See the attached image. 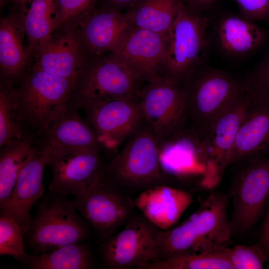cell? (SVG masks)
<instances>
[{"mask_svg":"<svg viewBox=\"0 0 269 269\" xmlns=\"http://www.w3.org/2000/svg\"><path fill=\"white\" fill-rule=\"evenodd\" d=\"M159 160L169 180L199 177L202 187L208 178L209 163L202 141L189 127L160 141Z\"/></svg>","mask_w":269,"mask_h":269,"instance_id":"2e32d148","label":"cell"},{"mask_svg":"<svg viewBox=\"0 0 269 269\" xmlns=\"http://www.w3.org/2000/svg\"><path fill=\"white\" fill-rule=\"evenodd\" d=\"M47 165L51 168L52 175L48 191L75 197L81 196L102 176L106 167L99 151L48 156Z\"/></svg>","mask_w":269,"mask_h":269,"instance_id":"ac0fdd59","label":"cell"},{"mask_svg":"<svg viewBox=\"0 0 269 269\" xmlns=\"http://www.w3.org/2000/svg\"><path fill=\"white\" fill-rule=\"evenodd\" d=\"M138 97L144 122L160 141L187 126L188 115L185 85L160 77L144 83Z\"/></svg>","mask_w":269,"mask_h":269,"instance_id":"9c48e42d","label":"cell"},{"mask_svg":"<svg viewBox=\"0 0 269 269\" xmlns=\"http://www.w3.org/2000/svg\"><path fill=\"white\" fill-rule=\"evenodd\" d=\"M138 269H233V268L223 248L185 254L160 262H148L140 266Z\"/></svg>","mask_w":269,"mask_h":269,"instance_id":"f1b7e54d","label":"cell"},{"mask_svg":"<svg viewBox=\"0 0 269 269\" xmlns=\"http://www.w3.org/2000/svg\"><path fill=\"white\" fill-rule=\"evenodd\" d=\"M243 16L249 20L269 18V0H235Z\"/></svg>","mask_w":269,"mask_h":269,"instance_id":"e575fe53","label":"cell"},{"mask_svg":"<svg viewBox=\"0 0 269 269\" xmlns=\"http://www.w3.org/2000/svg\"><path fill=\"white\" fill-rule=\"evenodd\" d=\"M252 21L233 15L221 19L217 35L219 45L225 53L234 56L246 55L262 43L265 33Z\"/></svg>","mask_w":269,"mask_h":269,"instance_id":"cb8c5ba5","label":"cell"},{"mask_svg":"<svg viewBox=\"0 0 269 269\" xmlns=\"http://www.w3.org/2000/svg\"><path fill=\"white\" fill-rule=\"evenodd\" d=\"M207 19L182 0L166 37L160 77L185 84L202 65L207 46Z\"/></svg>","mask_w":269,"mask_h":269,"instance_id":"5b68a950","label":"cell"},{"mask_svg":"<svg viewBox=\"0 0 269 269\" xmlns=\"http://www.w3.org/2000/svg\"><path fill=\"white\" fill-rule=\"evenodd\" d=\"M89 59L69 104L80 110L105 102L137 98L142 86L110 53Z\"/></svg>","mask_w":269,"mask_h":269,"instance_id":"52a82bcc","label":"cell"},{"mask_svg":"<svg viewBox=\"0 0 269 269\" xmlns=\"http://www.w3.org/2000/svg\"><path fill=\"white\" fill-rule=\"evenodd\" d=\"M233 269H261L269 261V257L257 242L251 245L237 244L223 248Z\"/></svg>","mask_w":269,"mask_h":269,"instance_id":"1f68e13d","label":"cell"},{"mask_svg":"<svg viewBox=\"0 0 269 269\" xmlns=\"http://www.w3.org/2000/svg\"><path fill=\"white\" fill-rule=\"evenodd\" d=\"M244 164L228 192L233 205L229 219L232 235L248 232L269 200V154Z\"/></svg>","mask_w":269,"mask_h":269,"instance_id":"30bf717a","label":"cell"},{"mask_svg":"<svg viewBox=\"0 0 269 269\" xmlns=\"http://www.w3.org/2000/svg\"><path fill=\"white\" fill-rule=\"evenodd\" d=\"M13 86L0 82V147L33 134L28 131L21 118Z\"/></svg>","mask_w":269,"mask_h":269,"instance_id":"f546056e","label":"cell"},{"mask_svg":"<svg viewBox=\"0 0 269 269\" xmlns=\"http://www.w3.org/2000/svg\"><path fill=\"white\" fill-rule=\"evenodd\" d=\"M139 0H104L103 4L126 11Z\"/></svg>","mask_w":269,"mask_h":269,"instance_id":"8d00e7d4","label":"cell"},{"mask_svg":"<svg viewBox=\"0 0 269 269\" xmlns=\"http://www.w3.org/2000/svg\"><path fill=\"white\" fill-rule=\"evenodd\" d=\"M77 24L91 57L112 52L132 26L125 11L104 4L94 7Z\"/></svg>","mask_w":269,"mask_h":269,"instance_id":"d6986e66","label":"cell"},{"mask_svg":"<svg viewBox=\"0 0 269 269\" xmlns=\"http://www.w3.org/2000/svg\"><path fill=\"white\" fill-rule=\"evenodd\" d=\"M31 0H0V5L12 1L15 5L19 7L20 9H23Z\"/></svg>","mask_w":269,"mask_h":269,"instance_id":"f35d334b","label":"cell"},{"mask_svg":"<svg viewBox=\"0 0 269 269\" xmlns=\"http://www.w3.org/2000/svg\"><path fill=\"white\" fill-rule=\"evenodd\" d=\"M73 200L100 244L135 214L134 201L109 180L105 172Z\"/></svg>","mask_w":269,"mask_h":269,"instance_id":"ba28073f","label":"cell"},{"mask_svg":"<svg viewBox=\"0 0 269 269\" xmlns=\"http://www.w3.org/2000/svg\"><path fill=\"white\" fill-rule=\"evenodd\" d=\"M134 201L147 219L165 230L175 226L193 199L189 192L160 185L139 193Z\"/></svg>","mask_w":269,"mask_h":269,"instance_id":"44dd1931","label":"cell"},{"mask_svg":"<svg viewBox=\"0 0 269 269\" xmlns=\"http://www.w3.org/2000/svg\"><path fill=\"white\" fill-rule=\"evenodd\" d=\"M184 85L189 127L201 141L213 120L245 91L243 80L202 65Z\"/></svg>","mask_w":269,"mask_h":269,"instance_id":"8992f818","label":"cell"},{"mask_svg":"<svg viewBox=\"0 0 269 269\" xmlns=\"http://www.w3.org/2000/svg\"><path fill=\"white\" fill-rule=\"evenodd\" d=\"M20 262L29 269H91L96 267L93 252L85 242L38 255L27 254Z\"/></svg>","mask_w":269,"mask_h":269,"instance_id":"484cf974","label":"cell"},{"mask_svg":"<svg viewBox=\"0 0 269 269\" xmlns=\"http://www.w3.org/2000/svg\"><path fill=\"white\" fill-rule=\"evenodd\" d=\"M76 82L31 68L14 88L21 118L30 133L46 130L67 110Z\"/></svg>","mask_w":269,"mask_h":269,"instance_id":"277c9868","label":"cell"},{"mask_svg":"<svg viewBox=\"0 0 269 269\" xmlns=\"http://www.w3.org/2000/svg\"><path fill=\"white\" fill-rule=\"evenodd\" d=\"M230 200L228 193L212 192L181 224L160 229L153 240L148 263L230 246L232 234L227 215Z\"/></svg>","mask_w":269,"mask_h":269,"instance_id":"6da1fadb","label":"cell"},{"mask_svg":"<svg viewBox=\"0 0 269 269\" xmlns=\"http://www.w3.org/2000/svg\"><path fill=\"white\" fill-rule=\"evenodd\" d=\"M160 230L142 214H134L121 231L100 244L101 266L109 269H138L148 262L153 240Z\"/></svg>","mask_w":269,"mask_h":269,"instance_id":"7c38bea8","label":"cell"},{"mask_svg":"<svg viewBox=\"0 0 269 269\" xmlns=\"http://www.w3.org/2000/svg\"><path fill=\"white\" fill-rule=\"evenodd\" d=\"M85 119L94 131L102 151L117 150L143 122L138 97L114 100L83 109Z\"/></svg>","mask_w":269,"mask_h":269,"instance_id":"8fae6325","label":"cell"},{"mask_svg":"<svg viewBox=\"0 0 269 269\" xmlns=\"http://www.w3.org/2000/svg\"><path fill=\"white\" fill-rule=\"evenodd\" d=\"M79 111L69 104L63 114L36 135V144L49 157L102 151L94 131Z\"/></svg>","mask_w":269,"mask_h":269,"instance_id":"e0dca14e","label":"cell"},{"mask_svg":"<svg viewBox=\"0 0 269 269\" xmlns=\"http://www.w3.org/2000/svg\"><path fill=\"white\" fill-rule=\"evenodd\" d=\"M258 242L263 247L269 257V200Z\"/></svg>","mask_w":269,"mask_h":269,"instance_id":"d590c367","label":"cell"},{"mask_svg":"<svg viewBox=\"0 0 269 269\" xmlns=\"http://www.w3.org/2000/svg\"><path fill=\"white\" fill-rule=\"evenodd\" d=\"M166 37L131 26L111 55L141 84L161 75Z\"/></svg>","mask_w":269,"mask_h":269,"instance_id":"9a60e30c","label":"cell"},{"mask_svg":"<svg viewBox=\"0 0 269 269\" xmlns=\"http://www.w3.org/2000/svg\"><path fill=\"white\" fill-rule=\"evenodd\" d=\"M192 10L200 13L211 5L216 0H182Z\"/></svg>","mask_w":269,"mask_h":269,"instance_id":"74e56055","label":"cell"},{"mask_svg":"<svg viewBox=\"0 0 269 269\" xmlns=\"http://www.w3.org/2000/svg\"><path fill=\"white\" fill-rule=\"evenodd\" d=\"M36 135L31 134L0 147V210L8 202L21 170L37 150Z\"/></svg>","mask_w":269,"mask_h":269,"instance_id":"d4e9b609","label":"cell"},{"mask_svg":"<svg viewBox=\"0 0 269 269\" xmlns=\"http://www.w3.org/2000/svg\"><path fill=\"white\" fill-rule=\"evenodd\" d=\"M24 233L17 222L0 216V255L12 257L18 261L27 255L25 252Z\"/></svg>","mask_w":269,"mask_h":269,"instance_id":"d6a6232c","label":"cell"},{"mask_svg":"<svg viewBox=\"0 0 269 269\" xmlns=\"http://www.w3.org/2000/svg\"><path fill=\"white\" fill-rule=\"evenodd\" d=\"M20 13L9 14L0 21V82L13 85L23 79L29 56Z\"/></svg>","mask_w":269,"mask_h":269,"instance_id":"603a6c76","label":"cell"},{"mask_svg":"<svg viewBox=\"0 0 269 269\" xmlns=\"http://www.w3.org/2000/svg\"><path fill=\"white\" fill-rule=\"evenodd\" d=\"M37 147L34 154L21 170L8 202L0 210V215L9 217L17 222L24 234L32 219L31 209L45 190L42 179L44 168L47 165L48 153Z\"/></svg>","mask_w":269,"mask_h":269,"instance_id":"ffe728a7","label":"cell"},{"mask_svg":"<svg viewBox=\"0 0 269 269\" xmlns=\"http://www.w3.org/2000/svg\"><path fill=\"white\" fill-rule=\"evenodd\" d=\"M160 139L144 121L106 165L105 175L130 196L169 185L159 160Z\"/></svg>","mask_w":269,"mask_h":269,"instance_id":"3957f363","label":"cell"},{"mask_svg":"<svg viewBox=\"0 0 269 269\" xmlns=\"http://www.w3.org/2000/svg\"><path fill=\"white\" fill-rule=\"evenodd\" d=\"M58 30L38 48L31 68L77 82L89 59L78 24H68Z\"/></svg>","mask_w":269,"mask_h":269,"instance_id":"4fadbf2b","label":"cell"},{"mask_svg":"<svg viewBox=\"0 0 269 269\" xmlns=\"http://www.w3.org/2000/svg\"><path fill=\"white\" fill-rule=\"evenodd\" d=\"M243 83L245 92L252 104L269 106V51Z\"/></svg>","mask_w":269,"mask_h":269,"instance_id":"4dcf8cb0","label":"cell"},{"mask_svg":"<svg viewBox=\"0 0 269 269\" xmlns=\"http://www.w3.org/2000/svg\"><path fill=\"white\" fill-rule=\"evenodd\" d=\"M96 0H56L58 29L78 23L94 7Z\"/></svg>","mask_w":269,"mask_h":269,"instance_id":"836d02e7","label":"cell"},{"mask_svg":"<svg viewBox=\"0 0 269 269\" xmlns=\"http://www.w3.org/2000/svg\"><path fill=\"white\" fill-rule=\"evenodd\" d=\"M251 105L244 91L213 120L202 141L209 160V183L212 188L220 182L230 165L237 133Z\"/></svg>","mask_w":269,"mask_h":269,"instance_id":"5bb4252c","label":"cell"},{"mask_svg":"<svg viewBox=\"0 0 269 269\" xmlns=\"http://www.w3.org/2000/svg\"><path fill=\"white\" fill-rule=\"evenodd\" d=\"M181 0H139L125 12L132 26L166 37Z\"/></svg>","mask_w":269,"mask_h":269,"instance_id":"4316f807","label":"cell"},{"mask_svg":"<svg viewBox=\"0 0 269 269\" xmlns=\"http://www.w3.org/2000/svg\"><path fill=\"white\" fill-rule=\"evenodd\" d=\"M269 154V106L251 103L237 133L230 165Z\"/></svg>","mask_w":269,"mask_h":269,"instance_id":"7402d4cb","label":"cell"},{"mask_svg":"<svg viewBox=\"0 0 269 269\" xmlns=\"http://www.w3.org/2000/svg\"><path fill=\"white\" fill-rule=\"evenodd\" d=\"M36 212L24 234V248L32 254L53 251L68 244L86 242L93 235L74 200L50 192L36 203Z\"/></svg>","mask_w":269,"mask_h":269,"instance_id":"7a4b0ae2","label":"cell"},{"mask_svg":"<svg viewBox=\"0 0 269 269\" xmlns=\"http://www.w3.org/2000/svg\"><path fill=\"white\" fill-rule=\"evenodd\" d=\"M20 10L29 55L58 29L56 0H31Z\"/></svg>","mask_w":269,"mask_h":269,"instance_id":"83f0119b","label":"cell"}]
</instances>
